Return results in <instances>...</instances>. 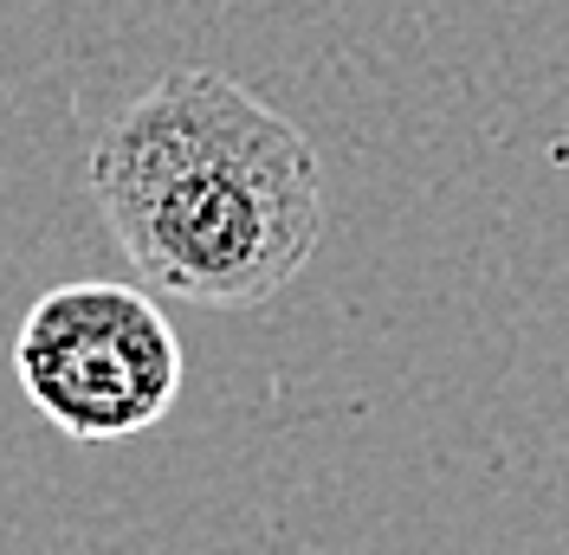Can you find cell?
<instances>
[{
  "instance_id": "2",
  "label": "cell",
  "mask_w": 569,
  "mask_h": 555,
  "mask_svg": "<svg viewBox=\"0 0 569 555\" xmlns=\"http://www.w3.org/2000/svg\"><path fill=\"white\" fill-rule=\"evenodd\" d=\"M20 394L78 446L137 440L176 407L181 336L156 291L78 278L39 297L13 336Z\"/></svg>"
},
{
  "instance_id": "1",
  "label": "cell",
  "mask_w": 569,
  "mask_h": 555,
  "mask_svg": "<svg viewBox=\"0 0 569 555\" xmlns=\"http://www.w3.org/2000/svg\"><path fill=\"white\" fill-rule=\"evenodd\" d=\"M91 201L142 291L259 311L323 240L311 137L227 71H169L91 149Z\"/></svg>"
}]
</instances>
